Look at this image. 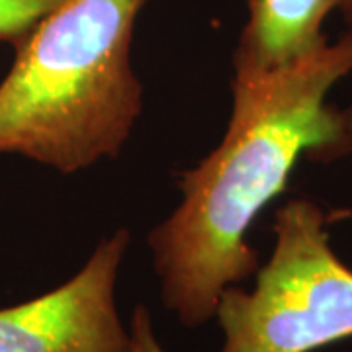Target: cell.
<instances>
[{
  "label": "cell",
  "instance_id": "cell-1",
  "mask_svg": "<svg viewBox=\"0 0 352 352\" xmlns=\"http://www.w3.org/2000/svg\"><path fill=\"white\" fill-rule=\"evenodd\" d=\"M351 71L352 32L280 71L233 80L223 141L180 175V206L149 235L161 300L184 327L208 323L221 294L258 270L249 229L300 155L352 149L344 113L325 102Z\"/></svg>",
  "mask_w": 352,
  "mask_h": 352
},
{
  "label": "cell",
  "instance_id": "cell-2",
  "mask_svg": "<svg viewBox=\"0 0 352 352\" xmlns=\"http://www.w3.org/2000/svg\"><path fill=\"white\" fill-rule=\"evenodd\" d=\"M147 0H63L0 82V153L61 173L116 157L141 113L129 50Z\"/></svg>",
  "mask_w": 352,
  "mask_h": 352
},
{
  "label": "cell",
  "instance_id": "cell-3",
  "mask_svg": "<svg viewBox=\"0 0 352 352\" xmlns=\"http://www.w3.org/2000/svg\"><path fill=\"white\" fill-rule=\"evenodd\" d=\"M274 235L254 288L229 286L219 298V352H314L352 337V270L329 245L321 208L288 201Z\"/></svg>",
  "mask_w": 352,
  "mask_h": 352
},
{
  "label": "cell",
  "instance_id": "cell-4",
  "mask_svg": "<svg viewBox=\"0 0 352 352\" xmlns=\"http://www.w3.org/2000/svg\"><path fill=\"white\" fill-rule=\"evenodd\" d=\"M126 229L98 243L63 286L0 309V352H127L129 329L116 307Z\"/></svg>",
  "mask_w": 352,
  "mask_h": 352
},
{
  "label": "cell",
  "instance_id": "cell-5",
  "mask_svg": "<svg viewBox=\"0 0 352 352\" xmlns=\"http://www.w3.org/2000/svg\"><path fill=\"white\" fill-rule=\"evenodd\" d=\"M344 0H249L235 51V78L252 80L298 63L327 45L321 28Z\"/></svg>",
  "mask_w": 352,
  "mask_h": 352
},
{
  "label": "cell",
  "instance_id": "cell-6",
  "mask_svg": "<svg viewBox=\"0 0 352 352\" xmlns=\"http://www.w3.org/2000/svg\"><path fill=\"white\" fill-rule=\"evenodd\" d=\"M63 0H0V41L16 45Z\"/></svg>",
  "mask_w": 352,
  "mask_h": 352
},
{
  "label": "cell",
  "instance_id": "cell-7",
  "mask_svg": "<svg viewBox=\"0 0 352 352\" xmlns=\"http://www.w3.org/2000/svg\"><path fill=\"white\" fill-rule=\"evenodd\" d=\"M127 352H164L153 329L151 311L145 305H138L133 311Z\"/></svg>",
  "mask_w": 352,
  "mask_h": 352
},
{
  "label": "cell",
  "instance_id": "cell-8",
  "mask_svg": "<svg viewBox=\"0 0 352 352\" xmlns=\"http://www.w3.org/2000/svg\"><path fill=\"white\" fill-rule=\"evenodd\" d=\"M340 8H342V12H344V18L352 24V0H344V2L340 4Z\"/></svg>",
  "mask_w": 352,
  "mask_h": 352
},
{
  "label": "cell",
  "instance_id": "cell-9",
  "mask_svg": "<svg viewBox=\"0 0 352 352\" xmlns=\"http://www.w3.org/2000/svg\"><path fill=\"white\" fill-rule=\"evenodd\" d=\"M344 122H346V126H349V129L352 131V108L344 112Z\"/></svg>",
  "mask_w": 352,
  "mask_h": 352
}]
</instances>
